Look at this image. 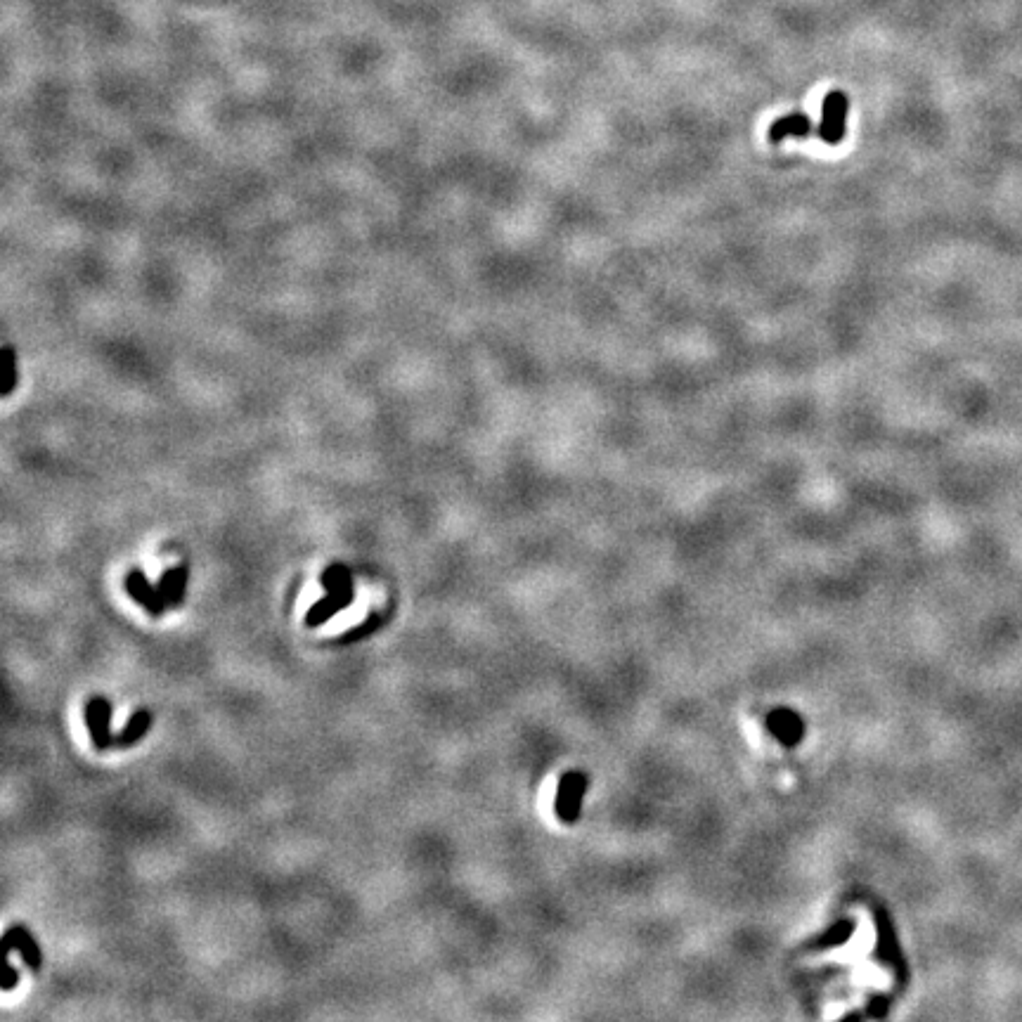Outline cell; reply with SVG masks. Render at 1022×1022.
<instances>
[{
  "label": "cell",
  "instance_id": "obj_3",
  "mask_svg": "<svg viewBox=\"0 0 1022 1022\" xmlns=\"http://www.w3.org/2000/svg\"><path fill=\"white\" fill-rule=\"evenodd\" d=\"M3 947H5V956H10V952H17L19 956H22V961L27 963L31 973H38V970L43 968L41 944L36 942V937L31 935L29 928L22 926V923H15V926H10L8 930H5Z\"/></svg>",
  "mask_w": 1022,
  "mask_h": 1022
},
{
  "label": "cell",
  "instance_id": "obj_6",
  "mask_svg": "<svg viewBox=\"0 0 1022 1022\" xmlns=\"http://www.w3.org/2000/svg\"><path fill=\"white\" fill-rule=\"evenodd\" d=\"M187 580H190V568H187V564H178V566L168 568V571H164V575H161L159 592H161V597H164L168 608H178L180 604H183L185 592H187Z\"/></svg>",
  "mask_w": 1022,
  "mask_h": 1022
},
{
  "label": "cell",
  "instance_id": "obj_1",
  "mask_svg": "<svg viewBox=\"0 0 1022 1022\" xmlns=\"http://www.w3.org/2000/svg\"><path fill=\"white\" fill-rule=\"evenodd\" d=\"M847 112H850V97L845 95V90H831V93L824 97L817 135L826 142V145H838V142L845 138Z\"/></svg>",
  "mask_w": 1022,
  "mask_h": 1022
},
{
  "label": "cell",
  "instance_id": "obj_11",
  "mask_svg": "<svg viewBox=\"0 0 1022 1022\" xmlns=\"http://www.w3.org/2000/svg\"><path fill=\"white\" fill-rule=\"evenodd\" d=\"M17 384H19L17 353H15V348H12V346H5L3 348V388H0L3 398H10L12 393H15Z\"/></svg>",
  "mask_w": 1022,
  "mask_h": 1022
},
{
  "label": "cell",
  "instance_id": "obj_8",
  "mask_svg": "<svg viewBox=\"0 0 1022 1022\" xmlns=\"http://www.w3.org/2000/svg\"><path fill=\"white\" fill-rule=\"evenodd\" d=\"M152 722H154V717H152L150 710H145V708L135 710V713L128 717L126 727L121 729L119 734H116V748H131V746H135V743H138L142 736L150 732Z\"/></svg>",
  "mask_w": 1022,
  "mask_h": 1022
},
{
  "label": "cell",
  "instance_id": "obj_12",
  "mask_svg": "<svg viewBox=\"0 0 1022 1022\" xmlns=\"http://www.w3.org/2000/svg\"><path fill=\"white\" fill-rule=\"evenodd\" d=\"M379 627H381V616H377V613H374V616L367 618L365 623L358 625V627H353V630H348L346 635H341V642H344V644L358 642V639L372 635V632H377Z\"/></svg>",
  "mask_w": 1022,
  "mask_h": 1022
},
{
  "label": "cell",
  "instance_id": "obj_7",
  "mask_svg": "<svg viewBox=\"0 0 1022 1022\" xmlns=\"http://www.w3.org/2000/svg\"><path fill=\"white\" fill-rule=\"evenodd\" d=\"M814 124L807 114L793 112L776 119L772 126H769V142H781L784 138H807L812 135Z\"/></svg>",
  "mask_w": 1022,
  "mask_h": 1022
},
{
  "label": "cell",
  "instance_id": "obj_13",
  "mask_svg": "<svg viewBox=\"0 0 1022 1022\" xmlns=\"http://www.w3.org/2000/svg\"><path fill=\"white\" fill-rule=\"evenodd\" d=\"M19 985V970L12 966V963L8 961V956H5V980H3V989L5 992H10V989H15Z\"/></svg>",
  "mask_w": 1022,
  "mask_h": 1022
},
{
  "label": "cell",
  "instance_id": "obj_10",
  "mask_svg": "<svg viewBox=\"0 0 1022 1022\" xmlns=\"http://www.w3.org/2000/svg\"><path fill=\"white\" fill-rule=\"evenodd\" d=\"M578 795H580V779L578 776H568V779H564V784H561V791H559V814L561 817H568L573 819L575 810H578Z\"/></svg>",
  "mask_w": 1022,
  "mask_h": 1022
},
{
  "label": "cell",
  "instance_id": "obj_9",
  "mask_svg": "<svg viewBox=\"0 0 1022 1022\" xmlns=\"http://www.w3.org/2000/svg\"><path fill=\"white\" fill-rule=\"evenodd\" d=\"M320 585L325 587L327 592H339V590H353V575L351 568L344 564H329L320 575Z\"/></svg>",
  "mask_w": 1022,
  "mask_h": 1022
},
{
  "label": "cell",
  "instance_id": "obj_5",
  "mask_svg": "<svg viewBox=\"0 0 1022 1022\" xmlns=\"http://www.w3.org/2000/svg\"><path fill=\"white\" fill-rule=\"evenodd\" d=\"M351 604H353V590L327 592V597L315 601V604L308 608L306 620H303V623H306V627H320V625H325L327 620H332L336 613L346 611Z\"/></svg>",
  "mask_w": 1022,
  "mask_h": 1022
},
{
  "label": "cell",
  "instance_id": "obj_2",
  "mask_svg": "<svg viewBox=\"0 0 1022 1022\" xmlns=\"http://www.w3.org/2000/svg\"><path fill=\"white\" fill-rule=\"evenodd\" d=\"M86 727L95 750L116 748V736H112V703L105 696H90L86 703Z\"/></svg>",
  "mask_w": 1022,
  "mask_h": 1022
},
{
  "label": "cell",
  "instance_id": "obj_4",
  "mask_svg": "<svg viewBox=\"0 0 1022 1022\" xmlns=\"http://www.w3.org/2000/svg\"><path fill=\"white\" fill-rule=\"evenodd\" d=\"M126 592H128V597H131L133 601H138V604L154 618H159L161 613L168 608L164 597H161V592H159V585H152L140 568H135V571L126 575Z\"/></svg>",
  "mask_w": 1022,
  "mask_h": 1022
}]
</instances>
